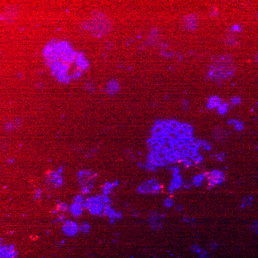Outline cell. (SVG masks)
<instances>
[{"label":"cell","mask_w":258,"mask_h":258,"mask_svg":"<svg viewBox=\"0 0 258 258\" xmlns=\"http://www.w3.org/2000/svg\"><path fill=\"white\" fill-rule=\"evenodd\" d=\"M203 177L204 176H203V175H199L198 176H195L193 180V184L197 186H199L201 183Z\"/></svg>","instance_id":"obj_23"},{"label":"cell","mask_w":258,"mask_h":258,"mask_svg":"<svg viewBox=\"0 0 258 258\" xmlns=\"http://www.w3.org/2000/svg\"><path fill=\"white\" fill-rule=\"evenodd\" d=\"M168 124H167V123L165 120H162V123L161 124V127L163 129V131H164L165 129L167 128V126Z\"/></svg>","instance_id":"obj_31"},{"label":"cell","mask_w":258,"mask_h":258,"mask_svg":"<svg viewBox=\"0 0 258 258\" xmlns=\"http://www.w3.org/2000/svg\"><path fill=\"white\" fill-rule=\"evenodd\" d=\"M105 200V195L102 194L91 196L85 199L83 206L92 215L101 216H102L104 207L107 206Z\"/></svg>","instance_id":"obj_3"},{"label":"cell","mask_w":258,"mask_h":258,"mask_svg":"<svg viewBox=\"0 0 258 258\" xmlns=\"http://www.w3.org/2000/svg\"><path fill=\"white\" fill-rule=\"evenodd\" d=\"M123 217V213L122 211H118L113 208L111 210L108 218L110 224L113 225L117 221L122 219Z\"/></svg>","instance_id":"obj_12"},{"label":"cell","mask_w":258,"mask_h":258,"mask_svg":"<svg viewBox=\"0 0 258 258\" xmlns=\"http://www.w3.org/2000/svg\"><path fill=\"white\" fill-rule=\"evenodd\" d=\"M65 216L64 214H60L58 217H57V219L54 221L55 223L57 222H64V220L65 219Z\"/></svg>","instance_id":"obj_26"},{"label":"cell","mask_w":258,"mask_h":258,"mask_svg":"<svg viewBox=\"0 0 258 258\" xmlns=\"http://www.w3.org/2000/svg\"><path fill=\"white\" fill-rule=\"evenodd\" d=\"M170 155H171V154H170L169 151L166 152V158H169Z\"/></svg>","instance_id":"obj_46"},{"label":"cell","mask_w":258,"mask_h":258,"mask_svg":"<svg viewBox=\"0 0 258 258\" xmlns=\"http://www.w3.org/2000/svg\"><path fill=\"white\" fill-rule=\"evenodd\" d=\"M91 226L88 222L84 221L79 225V231L84 234L89 233L90 231Z\"/></svg>","instance_id":"obj_17"},{"label":"cell","mask_w":258,"mask_h":258,"mask_svg":"<svg viewBox=\"0 0 258 258\" xmlns=\"http://www.w3.org/2000/svg\"><path fill=\"white\" fill-rule=\"evenodd\" d=\"M168 151H169V153H170V154H171V155H173V154H175V151H174V149H173V148H172L171 149H169Z\"/></svg>","instance_id":"obj_44"},{"label":"cell","mask_w":258,"mask_h":258,"mask_svg":"<svg viewBox=\"0 0 258 258\" xmlns=\"http://www.w3.org/2000/svg\"><path fill=\"white\" fill-rule=\"evenodd\" d=\"M92 19L82 24V28L90 31L96 36H103L108 33L110 29V23L104 13L94 12L92 13Z\"/></svg>","instance_id":"obj_2"},{"label":"cell","mask_w":258,"mask_h":258,"mask_svg":"<svg viewBox=\"0 0 258 258\" xmlns=\"http://www.w3.org/2000/svg\"><path fill=\"white\" fill-rule=\"evenodd\" d=\"M41 195H42V191L40 189H37L35 194V198L36 200H38L39 199L41 198Z\"/></svg>","instance_id":"obj_28"},{"label":"cell","mask_w":258,"mask_h":258,"mask_svg":"<svg viewBox=\"0 0 258 258\" xmlns=\"http://www.w3.org/2000/svg\"><path fill=\"white\" fill-rule=\"evenodd\" d=\"M184 183L183 182L181 176L179 174L173 176V179L170 183L168 187V191L170 194H172L176 189H179L183 186Z\"/></svg>","instance_id":"obj_11"},{"label":"cell","mask_w":258,"mask_h":258,"mask_svg":"<svg viewBox=\"0 0 258 258\" xmlns=\"http://www.w3.org/2000/svg\"><path fill=\"white\" fill-rule=\"evenodd\" d=\"M91 189H92L91 188H90L89 187H87V186L82 187L81 188V194L83 195H88L91 192Z\"/></svg>","instance_id":"obj_24"},{"label":"cell","mask_w":258,"mask_h":258,"mask_svg":"<svg viewBox=\"0 0 258 258\" xmlns=\"http://www.w3.org/2000/svg\"><path fill=\"white\" fill-rule=\"evenodd\" d=\"M191 249L192 250V251L194 252H195V253H199L200 252H201V249L198 247V246L196 245H193L192 246L191 248Z\"/></svg>","instance_id":"obj_29"},{"label":"cell","mask_w":258,"mask_h":258,"mask_svg":"<svg viewBox=\"0 0 258 258\" xmlns=\"http://www.w3.org/2000/svg\"><path fill=\"white\" fill-rule=\"evenodd\" d=\"M47 183L55 188L59 187L63 183V178L61 173L57 172H52L47 176Z\"/></svg>","instance_id":"obj_10"},{"label":"cell","mask_w":258,"mask_h":258,"mask_svg":"<svg viewBox=\"0 0 258 258\" xmlns=\"http://www.w3.org/2000/svg\"><path fill=\"white\" fill-rule=\"evenodd\" d=\"M177 144L179 145L180 147H181V146H183L185 143H184V142L183 141V138H179V139L177 141Z\"/></svg>","instance_id":"obj_32"},{"label":"cell","mask_w":258,"mask_h":258,"mask_svg":"<svg viewBox=\"0 0 258 258\" xmlns=\"http://www.w3.org/2000/svg\"><path fill=\"white\" fill-rule=\"evenodd\" d=\"M145 169L149 172L155 173L157 171L158 168L155 165L153 162L146 161V162H145Z\"/></svg>","instance_id":"obj_16"},{"label":"cell","mask_w":258,"mask_h":258,"mask_svg":"<svg viewBox=\"0 0 258 258\" xmlns=\"http://www.w3.org/2000/svg\"><path fill=\"white\" fill-rule=\"evenodd\" d=\"M189 145H190V148H192L194 150H197V149H198V147L196 145H195V144H194L192 141L189 142Z\"/></svg>","instance_id":"obj_33"},{"label":"cell","mask_w":258,"mask_h":258,"mask_svg":"<svg viewBox=\"0 0 258 258\" xmlns=\"http://www.w3.org/2000/svg\"><path fill=\"white\" fill-rule=\"evenodd\" d=\"M164 218L163 215L157 212L152 211L148 215V221L151 229L154 231H156L163 229V223L162 219Z\"/></svg>","instance_id":"obj_6"},{"label":"cell","mask_w":258,"mask_h":258,"mask_svg":"<svg viewBox=\"0 0 258 258\" xmlns=\"http://www.w3.org/2000/svg\"><path fill=\"white\" fill-rule=\"evenodd\" d=\"M113 182L114 186L115 188H116L120 186V182L118 180H115V181H113Z\"/></svg>","instance_id":"obj_39"},{"label":"cell","mask_w":258,"mask_h":258,"mask_svg":"<svg viewBox=\"0 0 258 258\" xmlns=\"http://www.w3.org/2000/svg\"><path fill=\"white\" fill-rule=\"evenodd\" d=\"M252 198L251 197L247 196L244 198L241 202V206L243 208L248 207L252 204Z\"/></svg>","instance_id":"obj_22"},{"label":"cell","mask_w":258,"mask_h":258,"mask_svg":"<svg viewBox=\"0 0 258 258\" xmlns=\"http://www.w3.org/2000/svg\"><path fill=\"white\" fill-rule=\"evenodd\" d=\"M176 210L178 212L182 211L183 208L181 205H178L176 208Z\"/></svg>","instance_id":"obj_40"},{"label":"cell","mask_w":258,"mask_h":258,"mask_svg":"<svg viewBox=\"0 0 258 258\" xmlns=\"http://www.w3.org/2000/svg\"><path fill=\"white\" fill-rule=\"evenodd\" d=\"M186 28L190 30H195L197 26V17L195 14H191L186 17L185 20Z\"/></svg>","instance_id":"obj_14"},{"label":"cell","mask_w":258,"mask_h":258,"mask_svg":"<svg viewBox=\"0 0 258 258\" xmlns=\"http://www.w3.org/2000/svg\"><path fill=\"white\" fill-rule=\"evenodd\" d=\"M176 157H177L176 155V154H173V155H170V157H169V159H170L171 161V163H172V161L174 160L175 158H176Z\"/></svg>","instance_id":"obj_41"},{"label":"cell","mask_w":258,"mask_h":258,"mask_svg":"<svg viewBox=\"0 0 258 258\" xmlns=\"http://www.w3.org/2000/svg\"><path fill=\"white\" fill-rule=\"evenodd\" d=\"M199 258H208L207 256L206 252H204L203 253H202Z\"/></svg>","instance_id":"obj_42"},{"label":"cell","mask_w":258,"mask_h":258,"mask_svg":"<svg viewBox=\"0 0 258 258\" xmlns=\"http://www.w3.org/2000/svg\"><path fill=\"white\" fill-rule=\"evenodd\" d=\"M125 154H126V155L129 156L130 155L132 154V151L130 149H126L125 150Z\"/></svg>","instance_id":"obj_35"},{"label":"cell","mask_w":258,"mask_h":258,"mask_svg":"<svg viewBox=\"0 0 258 258\" xmlns=\"http://www.w3.org/2000/svg\"><path fill=\"white\" fill-rule=\"evenodd\" d=\"M189 125V124H187V123H182V128L184 129V130L186 131V130H187V128H188V127Z\"/></svg>","instance_id":"obj_38"},{"label":"cell","mask_w":258,"mask_h":258,"mask_svg":"<svg viewBox=\"0 0 258 258\" xmlns=\"http://www.w3.org/2000/svg\"><path fill=\"white\" fill-rule=\"evenodd\" d=\"M137 166L141 169H145V163L142 161H138L136 164Z\"/></svg>","instance_id":"obj_30"},{"label":"cell","mask_w":258,"mask_h":258,"mask_svg":"<svg viewBox=\"0 0 258 258\" xmlns=\"http://www.w3.org/2000/svg\"><path fill=\"white\" fill-rule=\"evenodd\" d=\"M139 155H142V153H141V151H140V152H139Z\"/></svg>","instance_id":"obj_47"},{"label":"cell","mask_w":258,"mask_h":258,"mask_svg":"<svg viewBox=\"0 0 258 258\" xmlns=\"http://www.w3.org/2000/svg\"><path fill=\"white\" fill-rule=\"evenodd\" d=\"M203 176L207 177L208 187L210 188L223 182L225 179L223 173L217 170H215L210 173H206Z\"/></svg>","instance_id":"obj_7"},{"label":"cell","mask_w":258,"mask_h":258,"mask_svg":"<svg viewBox=\"0 0 258 258\" xmlns=\"http://www.w3.org/2000/svg\"><path fill=\"white\" fill-rule=\"evenodd\" d=\"M183 186L186 189H189L191 187V184L190 183L186 182L184 183Z\"/></svg>","instance_id":"obj_34"},{"label":"cell","mask_w":258,"mask_h":258,"mask_svg":"<svg viewBox=\"0 0 258 258\" xmlns=\"http://www.w3.org/2000/svg\"><path fill=\"white\" fill-rule=\"evenodd\" d=\"M62 231L66 236L69 237H74L79 231V225L73 220H67L64 223Z\"/></svg>","instance_id":"obj_8"},{"label":"cell","mask_w":258,"mask_h":258,"mask_svg":"<svg viewBox=\"0 0 258 258\" xmlns=\"http://www.w3.org/2000/svg\"><path fill=\"white\" fill-rule=\"evenodd\" d=\"M179 123L173 120H171L170 125L171 127L177 130L178 128H179Z\"/></svg>","instance_id":"obj_27"},{"label":"cell","mask_w":258,"mask_h":258,"mask_svg":"<svg viewBox=\"0 0 258 258\" xmlns=\"http://www.w3.org/2000/svg\"><path fill=\"white\" fill-rule=\"evenodd\" d=\"M129 157L130 158V159L132 161H134L136 159V155L135 154H133L132 153V154L129 156Z\"/></svg>","instance_id":"obj_37"},{"label":"cell","mask_w":258,"mask_h":258,"mask_svg":"<svg viewBox=\"0 0 258 258\" xmlns=\"http://www.w3.org/2000/svg\"><path fill=\"white\" fill-rule=\"evenodd\" d=\"M192 159L193 161H194L195 162H201L202 161V158L201 156L198 154V153L195 154L192 157Z\"/></svg>","instance_id":"obj_25"},{"label":"cell","mask_w":258,"mask_h":258,"mask_svg":"<svg viewBox=\"0 0 258 258\" xmlns=\"http://www.w3.org/2000/svg\"><path fill=\"white\" fill-rule=\"evenodd\" d=\"M84 196L82 194H79L76 195L73 199V202L80 205H83L85 201Z\"/></svg>","instance_id":"obj_20"},{"label":"cell","mask_w":258,"mask_h":258,"mask_svg":"<svg viewBox=\"0 0 258 258\" xmlns=\"http://www.w3.org/2000/svg\"><path fill=\"white\" fill-rule=\"evenodd\" d=\"M173 205V198L167 197L164 199L163 205L166 208H171Z\"/></svg>","instance_id":"obj_21"},{"label":"cell","mask_w":258,"mask_h":258,"mask_svg":"<svg viewBox=\"0 0 258 258\" xmlns=\"http://www.w3.org/2000/svg\"><path fill=\"white\" fill-rule=\"evenodd\" d=\"M236 68L232 57L221 55L214 58L208 67L207 75L213 80H221L233 76Z\"/></svg>","instance_id":"obj_1"},{"label":"cell","mask_w":258,"mask_h":258,"mask_svg":"<svg viewBox=\"0 0 258 258\" xmlns=\"http://www.w3.org/2000/svg\"><path fill=\"white\" fill-rule=\"evenodd\" d=\"M253 229L255 230V232H256L257 233H258V222H256L253 225Z\"/></svg>","instance_id":"obj_36"},{"label":"cell","mask_w":258,"mask_h":258,"mask_svg":"<svg viewBox=\"0 0 258 258\" xmlns=\"http://www.w3.org/2000/svg\"><path fill=\"white\" fill-rule=\"evenodd\" d=\"M84 209L83 205L73 202L69 207V211L74 217H79L82 215Z\"/></svg>","instance_id":"obj_13"},{"label":"cell","mask_w":258,"mask_h":258,"mask_svg":"<svg viewBox=\"0 0 258 258\" xmlns=\"http://www.w3.org/2000/svg\"><path fill=\"white\" fill-rule=\"evenodd\" d=\"M69 206L65 202H60L57 205V211L62 212H66L69 211Z\"/></svg>","instance_id":"obj_18"},{"label":"cell","mask_w":258,"mask_h":258,"mask_svg":"<svg viewBox=\"0 0 258 258\" xmlns=\"http://www.w3.org/2000/svg\"><path fill=\"white\" fill-rule=\"evenodd\" d=\"M176 131H177L176 129H174V128H172V127H171V128H170V132H176Z\"/></svg>","instance_id":"obj_45"},{"label":"cell","mask_w":258,"mask_h":258,"mask_svg":"<svg viewBox=\"0 0 258 258\" xmlns=\"http://www.w3.org/2000/svg\"><path fill=\"white\" fill-rule=\"evenodd\" d=\"M136 190L142 195H157L162 191V186L157 178H151L141 183Z\"/></svg>","instance_id":"obj_4"},{"label":"cell","mask_w":258,"mask_h":258,"mask_svg":"<svg viewBox=\"0 0 258 258\" xmlns=\"http://www.w3.org/2000/svg\"><path fill=\"white\" fill-rule=\"evenodd\" d=\"M115 188V187L114 186L113 182H106L101 187L102 194L104 195L109 196Z\"/></svg>","instance_id":"obj_15"},{"label":"cell","mask_w":258,"mask_h":258,"mask_svg":"<svg viewBox=\"0 0 258 258\" xmlns=\"http://www.w3.org/2000/svg\"><path fill=\"white\" fill-rule=\"evenodd\" d=\"M193 129L192 126H191V125H189L188 127V128H187V130H186V131H188L189 132H190L191 133H192V132H193Z\"/></svg>","instance_id":"obj_43"},{"label":"cell","mask_w":258,"mask_h":258,"mask_svg":"<svg viewBox=\"0 0 258 258\" xmlns=\"http://www.w3.org/2000/svg\"><path fill=\"white\" fill-rule=\"evenodd\" d=\"M97 176V174L94 172L89 169H85L79 172L77 174V179L81 187L87 186L92 189Z\"/></svg>","instance_id":"obj_5"},{"label":"cell","mask_w":258,"mask_h":258,"mask_svg":"<svg viewBox=\"0 0 258 258\" xmlns=\"http://www.w3.org/2000/svg\"><path fill=\"white\" fill-rule=\"evenodd\" d=\"M221 103V100L217 97H213L210 98L209 101V104H208V106L209 108L217 107Z\"/></svg>","instance_id":"obj_19"},{"label":"cell","mask_w":258,"mask_h":258,"mask_svg":"<svg viewBox=\"0 0 258 258\" xmlns=\"http://www.w3.org/2000/svg\"><path fill=\"white\" fill-rule=\"evenodd\" d=\"M18 13V9L17 6L10 5L9 6L5 7L3 11L2 19L5 23H11L16 19Z\"/></svg>","instance_id":"obj_9"}]
</instances>
